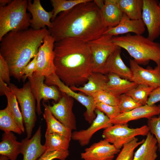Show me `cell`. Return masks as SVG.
<instances>
[{
	"label": "cell",
	"mask_w": 160,
	"mask_h": 160,
	"mask_svg": "<svg viewBox=\"0 0 160 160\" xmlns=\"http://www.w3.org/2000/svg\"><path fill=\"white\" fill-rule=\"evenodd\" d=\"M51 22L52 27L48 30L55 42L72 38L88 42L101 36L108 29L100 9L91 0L60 12Z\"/></svg>",
	"instance_id": "1"
},
{
	"label": "cell",
	"mask_w": 160,
	"mask_h": 160,
	"mask_svg": "<svg viewBox=\"0 0 160 160\" xmlns=\"http://www.w3.org/2000/svg\"><path fill=\"white\" fill-rule=\"evenodd\" d=\"M55 73L71 87L84 84L92 72L91 51L88 43L67 38L55 42Z\"/></svg>",
	"instance_id": "2"
},
{
	"label": "cell",
	"mask_w": 160,
	"mask_h": 160,
	"mask_svg": "<svg viewBox=\"0 0 160 160\" xmlns=\"http://www.w3.org/2000/svg\"><path fill=\"white\" fill-rule=\"evenodd\" d=\"M48 32L46 28L36 30L30 28L10 31L3 36L0 41V55L7 63L11 76L19 81L24 79V68L38 53Z\"/></svg>",
	"instance_id": "3"
},
{
	"label": "cell",
	"mask_w": 160,
	"mask_h": 160,
	"mask_svg": "<svg viewBox=\"0 0 160 160\" xmlns=\"http://www.w3.org/2000/svg\"><path fill=\"white\" fill-rule=\"evenodd\" d=\"M113 43L125 49L139 65H146L150 60L160 67V43L152 41L142 35L113 36Z\"/></svg>",
	"instance_id": "4"
},
{
	"label": "cell",
	"mask_w": 160,
	"mask_h": 160,
	"mask_svg": "<svg viewBox=\"0 0 160 160\" xmlns=\"http://www.w3.org/2000/svg\"><path fill=\"white\" fill-rule=\"evenodd\" d=\"M28 0H13L4 6H0V41L10 31L28 29L31 15L27 12Z\"/></svg>",
	"instance_id": "5"
},
{
	"label": "cell",
	"mask_w": 160,
	"mask_h": 160,
	"mask_svg": "<svg viewBox=\"0 0 160 160\" xmlns=\"http://www.w3.org/2000/svg\"><path fill=\"white\" fill-rule=\"evenodd\" d=\"M8 87L15 95L21 110L27 138H31L33 129L37 121L36 99L32 93L28 81L21 88L10 83Z\"/></svg>",
	"instance_id": "6"
},
{
	"label": "cell",
	"mask_w": 160,
	"mask_h": 160,
	"mask_svg": "<svg viewBox=\"0 0 160 160\" xmlns=\"http://www.w3.org/2000/svg\"><path fill=\"white\" fill-rule=\"evenodd\" d=\"M113 125L104 129L103 136L104 139L119 150L136 136H146L150 132L147 125L134 128L129 127L128 124Z\"/></svg>",
	"instance_id": "7"
},
{
	"label": "cell",
	"mask_w": 160,
	"mask_h": 160,
	"mask_svg": "<svg viewBox=\"0 0 160 160\" xmlns=\"http://www.w3.org/2000/svg\"><path fill=\"white\" fill-rule=\"evenodd\" d=\"M113 37L104 34L87 42L91 54L92 72L101 73L107 59L118 47L113 42Z\"/></svg>",
	"instance_id": "8"
},
{
	"label": "cell",
	"mask_w": 160,
	"mask_h": 160,
	"mask_svg": "<svg viewBox=\"0 0 160 160\" xmlns=\"http://www.w3.org/2000/svg\"><path fill=\"white\" fill-rule=\"evenodd\" d=\"M44 83L49 86H57L61 92H65L85 106L86 109L84 114L85 119L89 124L92 123L96 116V103L92 96L74 92L63 82L55 73L45 77Z\"/></svg>",
	"instance_id": "9"
},
{
	"label": "cell",
	"mask_w": 160,
	"mask_h": 160,
	"mask_svg": "<svg viewBox=\"0 0 160 160\" xmlns=\"http://www.w3.org/2000/svg\"><path fill=\"white\" fill-rule=\"evenodd\" d=\"M31 90L37 102L36 111L40 116L41 111L40 102L41 100L47 101L53 100L56 103L62 97L61 92L54 85H48L44 82L45 77L37 75L34 73L33 76L28 78Z\"/></svg>",
	"instance_id": "10"
},
{
	"label": "cell",
	"mask_w": 160,
	"mask_h": 160,
	"mask_svg": "<svg viewBox=\"0 0 160 160\" xmlns=\"http://www.w3.org/2000/svg\"><path fill=\"white\" fill-rule=\"evenodd\" d=\"M55 42L54 39L48 32L39 49L35 73L46 77L55 73L54 50Z\"/></svg>",
	"instance_id": "11"
},
{
	"label": "cell",
	"mask_w": 160,
	"mask_h": 160,
	"mask_svg": "<svg viewBox=\"0 0 160 160\" xmlns=\"http://www.w3.org/2000/svg\"><path fill=\"white\" fill-rule=\"evenodd\" d=\"M62 97L52 105L47 106L54 116L62 124L71 130L76 129V117L73 111L74 99L61 92Z\"/></svg>",
	"instance_id": "12"
},
{
	"label": "cell",
	"mask_w": 160,
	"mask_h": 160,
	"mask_svg": "<svg viewBox=\"0 0 160 160\" xmlns=\"http://www.w3.org/2000/svg\"><path fill=\"white\" fill-rule=\"evenodd\" d=\"M156 0H143L142 20L148 32V38L154 41L160 36V7Z\"/></svg>",
	"instance_id": "13"
},
{
	"label": "cell",
	"mask_w": 160,
	"mask_h": 160,
	"mask_svg": "<svg viewBox=\"0 0 160 160\" xmlns=\"http://www.w3.org/2000/svg\"><path fill=\"white\" fill-rule=\"evenodd\" d=\"M129 64L132 73V81L154 89L160 86V67L157 66L154 68L150 67L145 68L131 59Z\"/></svg>",
	"instance_id": "14"
},
{
	"label": "cell",
	"mask_w": 160,
	"mask_h": 160,
	"mask_svg": "<svg viewBox=\"0 0 160 160\" xmlns=\"http://www.w3.org/2000/svg\"><path fill=\"white\" fill-rule=\"evenodd\" d=\"M95 112L96 117L89 127L86 129L75 131L72 133L71 139L78 141L81 146L88 145L96 132L113 125L110 122V119L103 112L97 109Z\"/></svg>",
	"instance_id": "15"
},
{
	"label": "cell",
	"mask_w": 160,
	"mask_h": 160,
	"mask_svg": "<svg viewBox=\"0 0 160 160\" xmlns=\"http://www.w3.org/2000/svg\"><path fill=\"white\" fill-rule=\"evenodd\" d=\"M120 151L105 139L95 143L85 149L81 154L84 160H113Z\"/></svg>",
	"instance_id": "16"
},
{
	"label": "cell",
	"mask_w": 160,
	"mask_h": 160,
	"mask_svg": "<svg viewBox=\"0 0 160 160\" xmlns=\"http://www.w3.org/2000/svg\"><path fill=\"white\" fill-rule=\"evenodd\" d=\"M121 52V48L118 46L107 59L101 73L106 75L114 74L132 81V75L131 70L122 60Z\"/></svg>",
	"instance_id": "17"
},
{
	"label": "cell",
	"mask_w": 160,
	"mask_h": 160,
	"mask_svg": "<svg viewBox=\"0 0 160 160\" xmlns=\"http://www.w3.org/2000/svg\"><path fill=\"white\" fill-rule=\"evenodd\" d=\"M27 10L31 14L32 17L30 23L31 28L38 30L52 27L51 20L53 17L52 11L47 12L42 6L40 0H28Z\"/></svg>",
	"instance_id": "18"
},
{
	"label": "cell",
	"mask_w": 160,
	"mask_h": 160,
	"mask_svg": "<svg viewBox=\"0 0 160 160\" xmlns=\"http://www.w3.org/2000/svg\"><path fill=\"white\" fill-rule=\"evenodd\" d=\"M160 114V110L158 106L142 105L129 111L120 113L110 120L112 124H126L130 121L142 118L148 119Z\"/></svg>",
	"instance_id": "19"
},
{
	"label": "cell",
	"mask_w": 160,
	"mask_h": 160,
	"mask_svg": "<svg viewBox=\"0 0 160 160\" xmlns=\"http://www.w3.org/2000/svg\"><path fill=\"white\" fill-rule=\"evenodd\" d=\"M41 127L40 126L30 138L22 140L21 153L23 160H37L46 151V148L41 143Z\"/></svg>",
	"instance_id": "20"
},
{
	"label": "cell",
	"mask_w": 160,
	"mask_h": 160,
	"mask_svg": "<svg viewBox=\"0 0 160 160\" xmlns=\"http://www.w3.org/2000/svg\"><path fill=\"white\" fill-rule=\"evenodd\" d=\"M145 27L142 19L132 20L123 13L119 23L114 27L108 29L104 34L110 35L113 36L129 33L142 35L145 32Z\"/></svg>",
	"instance_id": "21"
},
{
	"label": "cell",
	"mask_w": 160,
	"mask_h": 160,
	"mask_svg": "<svg viewBox=\"0 0 160 160\" xmlns=\"http://www.w3.org/2000/svg\"><path fill=\"white\" fill-rule=\"evenodd\" d=\"M107 75L108 81L104 85L103 90L118 97L126 94L138 85L135 82L121 78L114 74L110 73Z\"/></svg>",
	"instance_id": "22"
},
{
	"label": "cell",
	"mask_w": 160,
	"mask_h": 160,
	"mask_svg": "<svg viewBox=\"0 0 160 160\" xmlns=\"http://www.w3.org/2000/svg\"><path fill=\"white\" fill-rule=\"evenodd\" d=\"M104 3L100 10L103 23L108 29L116 26L119 23L123 13L116 0H105Z\"/></svg>",
	"instance_id": "23"
},
{
	"label": "cell",
	"mask_w": 160,
	"mask_h": 160,
	"mask_svg": "<svg viewBox=\"0 0 160 160\" xmlns=\"http://www.w3.org/2000/svg\"><path fill=\"white\" fill-rule=\"evenodd\" d=\"M22 143L17 141L12 132L4 133L0 143V154L7 157L10 160H16L21 153Z\"/></svg>",
	"instance_id": "24"
},
{
	"label": "cell",
	"mask_w": 160,
	"mask_h": 160,
	"mask_svg": "<svg viewBox=\"0 0 160 160\" xmlns=\"http://www.w3.org/2000/svg\"><path fill=\"white\" fill-rule=\"evenodd\" d=\"M157 142L149 132L144 142L135 153L132 160H156L158 157Z\"/></svg>",
	"instance_id": "25"
},
{
	"label": "cell",
	"mask_w": 160,
	"mask_h": 160,
	"mask_svg": "<svg viewBox=\"0 0 160 160\" xmlns=\"http://www.w3.org/2000/svg\"><path fill=\"white\" fill-rule=\"evenodd\" d=\"M108 81L107 75L98 72H92L88 78L87 82L83 87H70L73 91H79L87 95L92 96L98 91L103 90L104 85Z\"/></svg>",
	"instance_id": "26"
},
{
	"label": "cell",
	"mask_w": 160,
	"mask_h": 160,
	"mask_svg": "<svg viewBox=\"0 0 160 160\" xmlns=\"http://www.w3.org/2000/svg\"><path fill=\"white\" fill-rule=\"evenodd\" d=\"M1 95H5L7 98V106L9 108L18 125L23 132L25 129L22 116L18 105V101L15 95L7 84L0 78Z\"/></svg>",
	"instance_id": "27"
},
{
	"label": "cell",
	"mask_w": 160,
	"mask_h": 160,
	"mask_svg": "<svg viewBox=\"0 0 160 160\" xmlns=\"http://www.w3.org/2000/svg\"><path fill=\"white\" fill-rule=\"evenodd\" d=\"M43 105L44 108L43 116L47 124L45 133H58L71 139L72 130L65 126L54 116L47 104L43 102Z\"/></svg>",
	"instance_id": "28"
},
{
	"label": "cell",
	"mask_w": 160,
	"mask_h": 160,
	"mask_svg": "<svg viewBox=\"0 0 160 160\" xmlns=\"http://www.w3.org/2000/svg\"><path fill=\"white\" fill-rule=\"evenodd\" d=\"M46 152L68 150L71 139L58 133L45 134Z\"/></svg>",
	"instance_id": "29"
},
{
	"label": "cell",
	"mask_w": 160,
	"mask_h": 160,
	"mask_svg": "<svg viewBox=\"0 0 160 160\" xmlns=\"http://www.w3.org/2000/svg\"><path fill=\"white\" fill-rule=\"evenodd\" d=\"M123 13L132 20L142 19L143 0H116Z\"/></svg>",
	"instance_id": "30"
},
{
	"label": "cell",
	"mask_w": 160,
	"mask_h": 160,
	"mask_svg": "<svg viewBox=\"0 0 160 160\" xmlns=\"http://www.w3.org/2000/svg\"><path fill=\"white\" fill-rule=\"evenodd\" d=\"M0 129L4 133L13 132L20 135L23 132L7 106L0 110Z\"/></svg>",
	"instance_id": "31"
},
{
	"label": "cell",
	"mask_w": 160,
	"mask_h": 160,
	"mask_svg": "<svg viewBox=\"0 0 160 160\" xmlns=\"http://www.w3.org/2000/svg\"><path fill=\"white\" fill-rule=\"evenodd\" d=\"M154 89L146 85L139 84L126 94L137 103L143 105L147 104L148 98Z\"/></svg>",
	"instance_id": "32"
},
{
	"label": "cell",
	"mask_w": 160,
	"mask_h": 160,
	"mask_svg": "<svg viewBox=\"0 0 160 160\" xmlns=\"http://www.w3.org/2000/svg\"><path fill=\"white\" fill-rule=\"evenodd\" d=\"M89 0H50L53 7V16L51 21L53 20L60 12L69 10L80 3Z\"/></svg>",
	"instance_id": "33"
},
{
	"label": "cell",
	"mask_w": 160,
	"mask_h": 160,
	"mask_svg": "<svg viewBox=\"0 0 160 160\" xmlns=\"http://www.w3.org/2000/svg\"><path fill=\"white\" fill-rule=\"evenodd\" d=\"M144 140L143 139L138 141V138L135 137L132 141L124 145L115 160H132L135 149L141 145Z\"/></svg>",
	"instance_id": "34"
},
{
	"label": "cell",
	"mask_w": 160,
	"mask_h": 160,
	"mask_svg": "<svg viewBox=\"0 0 160 160\" xmlns=\"http://www.w3.org/2000/svg\"><path fill=\"white\" fill-rule=\"evenodd\" d=\"M91 96L95 103L101 102L112 106H118L119 103V97L104 90L98 91Z\"/></svg>",
	"instance_id": "35"
},
{
	"label": "cell",
	"mask_w": 160,
	"mask_h": 160,
	"mask_svg": "<svg viewBox=\"0 0 160 160\" xmlns=\"http://www.w3.org/2000/svg\"><path fill=\"white\" fill-rule=\"evenodd\" d=\"M118 105L121 113L128 112L142 105L136 102L131 97L126 94L119 97Z\"/></svg>",
	"instance_id": "36"
},
{
	"label": "cell",
	"mask_w": 160,
	"mask_h": 160,
	"mask_svg": "<svg viewBox=\"0 0 160 160\" xmlns=\"http://www.w3.org/2000/svg\"><path fill=\"white\" fill-rule=\"evenodd\" d=\"M147 125L149 132L157 140L158 150L160 153V114L158 116H154L148 119Z\"/></svg>",
	"instance_id": "37"
},
{
	"label": "cell",
	"mask_w": 160,
	"mask_h": 160,
	"mask_svg": "<svg viewBox=\"0 0 160 160\" xmlns=\"http://www.w3.org/2000/svg\"><path fill=\"white\" fill-rule=\"evenodd\" d=\"M96 109L104 113L110 120L121 113L118 106H112L101 102L96 103Z\"/></svg>",
	"instance_id": "38"
},
{
	"label": "cell",
	"mask_w": 160,
	"mask_h": 160,
	"mask_svg": "<svg viewBox=\"0 0 160 160\" xmlns=\"http://www.w3.org/2000/svg\"><path fill=\"white\" fill-rule=\"evenodd\" d=\"M68 150L66 151H56L46 152L37 160H53L57 159L60 160H65L69 155Z\"/></svg>",
	"instance_id": "39"
},
{
	"label": "cell",
	"mask_w": 160,
	"mask_h": 160,
	"mask_svg": "<svg viewBox=\"0 0 160 160\" xmlns=\"http://www.w3.org/2000/svg\"><path fill=\"white\" fill-rule=\"evenodd\" d=\"M10 70L8 65L0 55V78L9 85L10 83Z\"/></svg>",
	"instance_id": "40"
},
{
	"label": "cell",
	"mask_w": 160,
	"mask_h": 160,
	"mask_svg": "<svg viewBox=\"0 0 160 160\" xmlns=\"http://www.w3.org/2000/svg\"><path fill=\"white\" fill-rule=\"evenodd\" d=\"M38 55V53L32 60L29 62L24 68L23 72V74L25 76L24 80L27 77L28 78H31L34 73L36 71Z\"/></svg>",
	"instance_id": "41"
},
{
	"label": "cell",
	"mask_w": 160,
	"mask_h": 160,
	"mask_svg": "<svg viewBox=\"0 0 160 160\" xmlns=\"http://www.w3.org/2000/svg\"><path fill=\"white\" fill-rule=\"evenodd\" d=\"M160 101V86L154 89L150 94L147 102L149 105H153Z\"/></svg>",
	"instance_id": "42"
},
{
	"label": "cell",
	"mask_w": 160,
	"mask_h": 160,
	"mask_svg": "<svg viewBox=\"0 0 160 160\" xmlns=\"http://www.w3.org/2000/svg\"><path fill=\"white\" fill-rule=\"evenodd\" d=\"M93 1L100 10L102 8L104 5V0H94Z\"/></svg>",
	"instance_id": "43"
},
{
	"label": "cell",
	"mask_w": 160,
	"mask_h": 160,
	"mask_svg": "<svg viewBox=\"0 0 160 160\" xmlns=\"http://www.w3.org/2000/svg\"><path fill=\"white\" fill-rule=\"evenodd\" d=\"M11 0H0V6H4L10 3Z\"/></svg>",
	"instance_id": "44"
},
{
	"label": "cell",
	"mask_w": 160,
	"mask_h": 160,
	"mask_svg": "<svg viewBox=\"0 0 160 160\" xmlns=\"http://www.w3.org/2000/svg\"><path fill=\"white\" fill-rule=\"evenodd\" d=\"M9 158L7 156L1 155L0 157V160H8Z\"/></svg>",
	"instance_id": "45"
},
{
	"label": "cell",
	"mask_w": 160,
	"mask_h": 160,
	"mask_svg": "<svg viewBox=\"0 0 160 160\" xmlns=\"http://www.w3.org/2000/svg\"><path fill=\"white\" fill-rule=\"evenodd\" d=\"M158 106L160 110V104Z\"/></svg>",
	"instance_id": "46"
},
{
	"label": "cell",
	"mask_w": 160,
	"mask_h": 160,
	"mask_svg": "<svg viewBox=\"0 0 160 160\" xmlns=\"http://www.w3.org/2000/svg\"><path fill=\"white\" fill-rule=\"evenodd\" d=\"M159 7H160V2L159 3Z\"/></svg>",
	"instance_id": "47"
}]
</instances>
